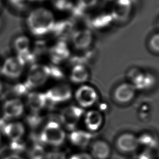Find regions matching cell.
Here are the masks:
<instances>
[{
	"instance_id": "ba28073f",
	"label": "cell",
	"mask_w": 159,
	"mask_h": 159,
	"mask_svg": "<svg viewBox=\"0 0 159 159\" xmlns=\"http://www.w3.org/2000/svg\"><path fill=\"white\" fill-rule=\"evenodd\" d=\"M45 94L47 100L53 102H60L68 100L71 96V90L68 85L61 84L48 90Z\"/></svg>"
},
{
	"instance_id": "1f68e13d",
	"label": "cell",
	"mask_w": 159,
	"mask_h": 159,
	"mask_svg": "<svg viewBox=\"0 0 159 159\" xmlns=\"http://www.w3.org/2000/svg\"><path fill=\"white\" fill-rule=\"evenodd\" d=\"M47 159H66L65 155L61 152H50L46 155Z\"/></svg>"
},
{
	"instance_id": "30bf717a",
	"label": "cell",
	"mask_w": 159,
	"mask_h": 159,
	"mask_svg": "<svg viewBox=\"0 0 159 159\" xmlns=\"http://www.w3.org/2000/svg\"><path fill=\"white\" fill-rule=\"evenodd\" d=\"M116 145L120 151L125 153L134 152L140 145L138 137L131 133L120 135L117 140Z\"/></svg>"
},
{
	"instance_id": "5bb4252c",
	"label": "cell",
	"mask_w": 159,
	"mask_h": 159,
	"mask_svg": "<svg viewBox=\"0 0 159 159\" xmlns=\"http://www.w3.org/2000/svg\"><path fill=\"white\" fill-rule=\"evenodd\" d=\"M91 153L94 159H107L111 153V148L106 142L98 140L93 143Z\"/></svg>"
},
{
	"instance_id": "83f0119b",
	"label": "cell",
	"mask_w": 159,
	"mask_h": 159,
	"mask_svg": "<svg viewBox=\"0 0 159 159\" xmlns=\"http://www.w3.org/2000/svg\"><path fill=\"white\" fill-rule=\"evenodd\" d=\"M153 150V149L146 148L139 154L138 159H155V156Z\"/></svg>"
},
{
	"instance_id": "d590c367",
	"label": "cell",
	"mask_w": 159,
	"mask_h": 159,
	"mask_svg": "<svg viewBox=\"0 0 159 159\" xmlns=\"http://www.w3.org/2000/svg\"><path fill=\"white\" fill-rule=\"evenodd\" d=\"M1 1L0 0V8H1Z\"/></svg>"
},
{
	"instance_id": "d4e9b609",
	"label": "cell",
	"mask_w": 159,
	"mask_h": 159,
	"mask_svg": "<svg viewBox=\"0 0 159 159\" xmlns=\"http://www.w3.org/2000/svg\"><path fill=\"white\" fill-rule=\"evenodd\" d=\"M30 159H43L44 151L43 148L38 144L35 145L29 152Z\"/></svg>"
},
{
	"instance_id": "8fae6325",
	"label": "cell",
	"mask_w": 159,
	"mask_h": 159,
	"mask_svg": "<svg viewBox=\"0 0 159 159\" xmlns=\"http://www.w3.org/2000/svg\"><path fill=\"white\" fill-rule=\"evenodd\" d=\"M83 115L81 108L70 106L66 108L61 113V120L63 124L68 129H73Z\"/></svg>"
},
{
	"instance_id": "5b68a950",
	"label": "cell",
	"mask_w": 159,
	"mask_h": 159,
	"mask_svg": "<svg viewBox=\"0 0 159 159\" xmlns=\"http://www.w3.org/2000/svg\"><path fill=\"white\" fill-rule=\"evenodd\" d=\"M49 76L48 67L41 65H34L30 68L26 82L29 88L43 84Z\"/></svg>"
},
{
	"instance_id": "7402d4cb",
	"label": "cell",
	"mask_w": 159,
	"mask_h": 159,
	"mask_svg": "<svg viewBox=\"0 0 159 159\" xmlns=\"http://www.w3.org/2000/svg\"><path fill=\"white\" fill-rule=\"evenodd\" d=\"M139 145H142L146 148L154 149L158 145V141L157 138L150 133H144L138 137Z\"/></svg>"
},
{
	"instance_id": "4316f807",
	"label": "cell",
	"mask_w": 159,
	"mask_h": 159,
	"mask_svg": "<svg viewBox=\"0 0 159 159\" xmlns=\"http://www.w3.org/2000/svg\"><path fill=\"white\" fill-rule=\"evenodd\" d=\"M34 0H9V2L17 8H24Z\"/></svg>"
},
{
	"instance_id": "6da1fadb",
	"label": "cell",
	"mask_w": 159,
	"mask_h": 159,
	"mask_svg": "<svg viewBox=\"0 0 159 159\" xmlns=\"http://www.w3.org/2000/svg\"><path fill=\"white\" fill-rule=\"evenodd\" d=\"M25 22L29 32L36 36L44 35L53 30L56 23L52 11L42 6L30 11Z\"/></svg>"
},
{
	"instance_id": "9a60e30c",
	"label": "cell",
	"mask_w": 159,
	"mask_h": 159,
	"mask_svg": "<svg viewBox=\"0 0 159 159\" xmlns=\"http://www.w3.org/2000/svg\"><path fill=\"white\" fill-rule=\"evenodd\" d=\"M131 7L130 0H117L111 15L113 19L123 20L129 15Z\"/></svg>"
},
{
	"instance_id": "f1b7e54d",
	"label": "cell",
	"mask_w": 159,
	"mask_h": 159,
	"mask_svg": "<svg viewBox=\"0 0 159 159\" xmlns=\"http://www.w3.org/2000/svg\"><path fill=\"white\" fill-rule=\"evenodd\" d=\"M24 147H25V145H24V143L21 142L20 141V140L12 141V142L11 144V149L17 152H22V150H24Z\"/></svg>"
},
{
	"instance_id": "4fadbf2b",
	"label": "cell",
	"mask_w": 159,
	"mask_h": 159,
	"mask_svg": "<svg viewBox=\"0 0 159 159\" xmlns=\"http://www.w3.org/2000/svg\"><path fill=\"white\" fill-rule=\"evenodd\" d=\"M23 104L19 99L7 101L3 107L4 118L11 119L20 116L23 112Z\"/></svg>"
},
{
	"instance_id": "74e56055",
	"label": "cell",
	"mask_w": 159,
	"mask_h": 159,
	"mask_svg": "<svg viewBox=\"0 0 159 159\" xmlns=\"http://www.w3.org/2000/svg\"><path fill=\"white\" fill-rule=\"evenodd\" d=\"M34 1H35V0H34Z\"/></svg>"
},
{
	"instance_id": "e0dca14e",
	"label": "cell",
	"mask_w": 159,
	"mask_h": 159,
	"mask_svg": "<svg viewBox=\"0 0 159 159\" xmlns=\"http://www.w3.org/2000/svg\"><path fill=\"white\" fill-rule=\"evenodd\" d=\"M91 139V135L86 131L81 130H74L70 135V140L75 146L84 148L89 143Z\"/></svg>"
},
{
	"instance_id": "8992f818",
	"label": "cell",
	"mask_w": 159,
	"mask_h": 159,
	"mask_svg": "<svg viewBox=\"0 0 159 159\" xmlns=\"http://www.w3.org/2000/svg\"><path fill=\"white\" fill-rule=\"evenodd\" d=\"M94 40L93 32L88 29H80L75 31L72 35V43L78 50H86L90 47Z\"/></svg>"
},
{
	"instance_id": "e575fe53",
	"label": "cell",
	"mask_w": 159,
	"mask_h": 159,
	"mask_svg": "<svg viewBox=\"0 0 159 159\" xmlns=\"http://www.w3.org/2000/svg\"><path fill=\"white\" fill-rule=\"evenodd\" d=\"M1 89H2V84H1V81H0V92H1Z\"/></svg>"
},
{
	"instance_id": "52a82bcc",
	"label": "cell",
	"mask_w": 159,
	"mask_h": 159,
	"mask_svg": "<svg viewBox=\"0 0 159 159\" xmlns=\"http://www.w3.org/2000/svg\"><path fill=\"white\" fill-rule=\"evenodd\" d=\"M129 77L132 81V84L135 88L139 89H145L152 87L155 80L154 76L148 73H143L137 70L130 71Z\"/></svg>"
},
{
	"instance_id": "7c38bea8",
	"label": "cell",
	"mask_w": 159,
	"mask_h": 159,
	"mask_svg": "<svg viewBox=\"0 0 159 159\" xmlns=\"http://www.w3.org/2000/svg\"><path fill=\"white\" fill-rule=\"evenodd\" d=\"M84 120L88 130L96 131L102 124L103 116L101 112L98 110H90L85 114Z\"/></svg>"
},
{
	"instance_id": "484cf974",
	"label": "cell",
	"mask_w": 159,
	"mask_h": 159,
	"mask_svg": "<svg viewBox=\"0 0 159 159\" xmlns=\"http://www.w3.org/2000/svg\"><path fill=\"white\" fill-rule=\"evenodd\" d=\"M79 6L84 9H89L95 6L98 0H78Z\"/></svg>"
},
{
	"instance_id": "3957f363",
	"label": "cell",
	"mask_w": 159,
	"mask_h": 159,
	"mask_svg": "<svg viewBox=\"0 0 159 159\" xmlns=\"http://www.w3.org/2000/svg\"><path fill=\"white\" fill-rule=\"evenodd\" d=\"M75 98L80 107L87 108L96 102L98 99V94L93 86L88 84H81L76 89Z\"/></svg>"
},
{
	"instance_id": "2e32d148",
	"label": "cell",
	"mask_w": 159,
	"mask_h": 159,
	"mask_svg": "<svg viewBox=\"0 0 159 159\" xmlns=\"http://www.w3.org/2000/svg\"><path fill=\"white\" fill-rule=\"evenodd\" d=\"M89 78V71L87 68L81 63L75 65L70 73L71 81L76 84H83Z\"/></svg>"
},
{
	"instance_id": "9c48e42d",
	"label": "cell",
	"mask_w": 159,
	"mask_h": 159,
	"mask_svg": "<svg viewBox=\"0 0 159 159\" xmlns=\"http://www.w3.org/2000/svg\"><path fill=\"white\" fill-rule=\"evenodd\" d=\"M135 93L136 88L132 83H123L115 89L114 97L120 103H127L134 99Z\"/></svg>"
},
{
	"instance_id": "4dcf8cb0",
	"label": "cell",
	"mask_w": 159,
	"mask_h": 159,
	"mask_svg": "<svg viewBox=\"0 0 159 159\" xmlns=\"http://www.w3.org/2000/svg\"><path fill=\"white\" fill-rule=\"evenodd\" d=\"M29 87L26 84H18L16 85L14 89V91L16 94L20 95L25 93L29 89Z\"/></svg>"
},
{
	"instance_id": "ac0fdd59",
	"label": "cell",
	"mask_w": 159,
	"mask_h": 159,
	"mask_svg": "<svg viewBox=\"0 0 159 159\" xmlns=\"http://www.w3.org/2000/svg\"><path fill=\"white\" fill-rule=\"evenodd\" d=\"M70 55L69 48L64 42H58L50 50V56L54 63H58L66 59Z\"/></svg>"
},
{
	"instance_id": "603a6c76",
	"label": "cell",
	"mask_w": 159,
	"mask_h": 159,
	"mask_svg": "<svg viewBox=\"0 0 159 159\" xmlns=\"http://www.w3.org/2000/svg\"><path fill=\"white\" fill-rule=\"evenodd\" d=\"M112 16L110 14H101L96 17L94 20V25L96 27H102L107 25L112 20Z\"/></svg>"
},
{
	"instance_id": "d6a6232c",
	"label": "cell",
	"mask_w": 159,
	"mask_h": 159,
	"mask_svg": "<svg viewBox=\"0 0 159 159\" xmlns=\"http://www.w3.org/2000/svg\"><path fill=\"white\" fill-rule=\"evenodd\" d=\"M27 120L31 126L35 127L39 124V122L41 121V119L38 116L32 115L28 117Z\"/></svg>"
},
{
	"instance_id": "f546056e",
	"label": "cell",
	"mask_w": 159,
	"mask_h": 159,
	"mask_svg": "<svg viewBox=\"0 0 159 159\" xmlns=\"http://www.w3.org/2000/svg\"><path fill=\"white\" fill-rule=\"evenodd\" d=\"M68 159H93V158L88 153L80 152L73 154Z\"/></svg>"
},
{
	"instance_id": "cb8c5ba5",
	"label": "cell",
	"mask_w": 159,
	"mask_h": 159,
	"mask_svg": "<svg viewBox=\"0 0 159 159\" xmlns=\"http://www.w3.org/2000/svg\"><path fill=\"white\" fill-rule=\"evenodd\" d=\"M148 47L153 52L159 54V32L150 37L148 40Z\"/></svg>"
},
{
	"instance_id": "d6986e66",
	"label": "cell",
	"mask_w": 159,
	"mask_h": 159,
	"mask_svg": "<svg viewBox=\"0 0 159 159\" xmlns=\"http://www.w3.org/2000/svg\"><path fill=\"white\" fill-rule=\"evenodd\" d=\"M2 130L8 137L14 141L20 140L24 132V128L21 123L13 122L6 124Z\"/></svg>"
},
{
	"instance_id": "7a4b0ae2",
	"label": "cell",
	"mask_w": 159,
	"mask_h": 159,
	"mask_svg": "<svg viewBox=\"0 0 159 159\" xmlns=\"http://www.w3.org/2000/svg\"><path fill=\"white\" fill-rule=\"evenodd\" d=\"M65 132L59 124L51 121L44 127L40 136V140L53 146H60L65 139Z\"/></svg>"
},
{
	"instance_id": "836d02e7",
	"label": "cell",
	"mask_w": 159,
	"mask_h": 159,
	"mask_svg": "<svg viewBox=\"0 0 159 159\" xmlns=\"http://www.w3.org/2000/svg\"><path fill=\"white\" fill-rule=\"evenodd\" d=\"M4 159H23V158L18 155H12L7 157Z\"/></svg>"
},
{
	"instance_id": "8d00e7d4",
	"label": "cell",
	"mask_w": 159,
	"mask_h": 159,
	"mask_svg": "<svg viewBox=\"0 0 159 159\" xmlns=\"http://www.w3.org/2000/svg\"><path fill=\"white\" fill-rule=\"evenodd\" d=\"M0 139H1V137H0Z\"/></svg>"
},
{
	"instance_id": "ffe728a7",
	"label": "cell",
	"mask_w": 159,
	"mask_h": 159,
	"mask_svg": "<svg viewBox=\"0 0 159 159\" xmlns=\"http://www.w3.org/2000/svg\"><path fill=\"white\" fill-rule=\"evenodd\" d=\"M45 94L37 93H31L28 95L27 101L30 108L36 112L40 110L47 102Z\"/></svg>"
},
{
	"instance_id": "44dd1931",
	"label": "cell",
	"mask_w": 159,
	"mask_h": 159,
	"mask_svg": "<svg viewBox=\"0 0 159 159\" xmlns=\"http://www.w3.org/2000/svg\"><path fill=\"white\" fill-rule=\"evenodd\" d=\"M30 40L26 35H20L14 41V48L17 55H22L29 52Z\"/></svg>"
},
{
	"instance_id": "277c9868",
	"label": "cell",
	"mask_w": 159,
	"mask_h": 159,
	"mask_svg": "<svg viewBox=\"0 0 159 159\" xmlns=\"http://www.w3.org/2000/svg\"><path fill=\"white\" fill-rule=\"evenodd\" d=\"M25 62L18 55L8 57L4 61L1 72L4 76L11 78H18L22 73Z\"/></svg>"
}]
</instances>
